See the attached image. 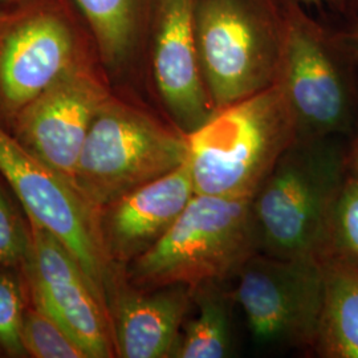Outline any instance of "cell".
<instances>
[{"label": "cell", "instance_id": "1", "mask_svg": "<svg viewBox=\"0 0 358 358\" xmlns=\"http://www.w3.org/2000/svg\"><path fill=\"white\" fill-rule=\"evenodd\" d=\"M348 170L340 137L296 140L252 195L257 252L322 262L329 217Z\"/></svg>", "mask_w": 358, "mask_h": 358}, {"label": "cell", "instance_id": "2", "mask_svg": "<svg viewBox=\"0 0 358 358\" xmlns=\"http://www.w3.org/2000/svg\"><path fill=\"white\" fill-rule=\"evenodd\" d=\"M186 138L195 194L243 198L255 194L299 137L292 112L275 83L217 109Z\"/></svg>", "mask_w": 358, "mask_h": 358}, {"label": "cell", "instance_id": "3", "mask_svg": "<svg viewBox=\"0 0 358 358\" xmlns=\"http://www.w3.org/2000/svg\"><path fill=\"white\" fill-rule=\"evenodd\" d=\"M282 7L284 38L276 84L294 115L297 137L345 136L357 117L358 63L337 31L313 19L303 4L282 0Z\"/></svg>", "mask_w": 358, "mask_h": 358}, {"label": "cell", "instance_id": "4", "mask_svg": "<svg viewBox=\"0 0 358 358\" xmlns=\"http://www.w3.org/2000/svg\"><path fill=\"white\" fill-rule=\"evenodd\" d=\"M252 196L194 194L166 234L130 263L141 287L229 282L257 252Z\"/></svg>", "mask_w": 358, "mask_h": 358}, {"label": "cell", "instance_id": "5", "mask_svg": "<svg viewBox=\"0 0 358 358\" xmlns=\"http://www.w3.org/2000/svg\"><path fill=\"white\" fill-rule=\"evenodd\" d=\"M195 28L215 109L276 83L284 38L282 0H196Z\"/></svg>", "mask_w": 358, "mask_h": 358}, {"label": "cell", "instance_id": "6", "mask_svg": "<svg viewBox=\"0 0 358 358\" xmlns=\"http://www.w3.org/2000/svg\"><path fill=\"white\" fill-rule=\"evenodd\" d=\"M187 138L137 106L115 99L94 117L75 185L100 210L187 161Z\"/></svg>", "mask_w": 358, "mask_h": 358}, {"label": "cell", "instance_id": "7", "mask_svg": "<svg viewBox=\"0 0 358 358\" xmlns=\"http://www.w3.org/2000/svg\"><path fill=\"white\" fill-rule=\"evenodd\" d=\"M0 173L24 206L29 220L64 244L108 308L112 260L103 241V210L1 128Z\"/></svg>", "mask_w": 358, "mask_h": 358}, {"label": "cell", "instance_id": "8", "mask_svg": "<svg viewBox=\"0 0 358 358\" xmlns=\"http://www.w3.org/2000/svg\"><path fill=\"white\" fill-rule=\"evenodd\" d=\"M234 279V303L256 343L313 350L324 299L322 262L256 252Z\"/></svg>", "mask_w": 358, "mask_h": 358}, {"label": "cell", "instance_id": "9", "mask_svg": "<svg viewBox=\"0 0 358 358\" xmlns=\"http://www.w3.org/2000/svg\"><path fill=\"white\" fill-rule=\"evenodd\" d=\"M110 96L100 77L76 63L17 112V140L75 185L90 125Z\"/></svg>", "mask_w": 358, "mask_h": 358}, {"label": "cell", "instance_id": "10", "mask_svg": "<svg viewBox=\"0 0 358 358\" xmlns=\"http://www.w3.org/2000/svg\"><path fill=\"white\" fill-rule=\"evenodd\" d=\"M29 223L28 260L36 306L69 333L88 358L112 357L115 337L108 308L64 244Z\"/></svg>", "mask_w": 358, "mask_h": 358}, {"label": "cell", "instance_id": "11", "mask_svg": "<svg viewBox=\"0 0 358 358\" xmlns=\"http://www.w3.org/2000/svg\"><path fill=\"white\" fill-rule=\"evenodd\" d=\"M195 7L196 0L154 1V81L174 127L185 134L217 110L201 66Z\"/></svg>", "mask_w": 358, "mask_h": 358}, {"label": "cell", "instance_id": "12", "mask_svg": "<svg viewBox=\"0 0 358 358\" xmlns=\"http://www.w3.org/2000/svg\"><path fill=\"white\" fill-rule=\"evenodd\" d=\"M71 28L50 11H38L11 27L0 41V94L19 112L76 64Z\"/></svg>", "mask_w": 358, "mask_h": 358}, {"label": "cell", "instance_id": "13", "mask_svg": "<svg viewBox=\"0 0 358 358\" xmlns=\"http://www.w3.org/2000/svg\"><path fill=\"white\" fill-rule=\"evenodd\" d=\"M194 194L186 161L103 207V241L112 263H131L152 248L174 224Z\"/></svg>", "mask_w": 358, "mask_h": 358}, {"label": "cell", "instance_id": "14", "mask_svg": "<svg viewBox=\"0 0 358 358\" xmlns=\"http://www.w3.org/2000/svg\"><path fill=\"white\" fill-rule=\"evenodd\" d=\"M149 292L122 289L110 320L120 357H174L183 322L192 310V287L167 284Z\"/></svg>", "mask_w": 358, "mask_h": 358}, {"label": "cell", "instance_id": "15", "mask_svg": "<svg viewBox=\"0 0 358 358\" xmlns=\"http://www.w3.org/2000/svg\"><path fill=\"white\" fill-rule=\"evenodd\" d=\"M324 299L313 352L325 358H358V266L324 260Z\"/></svg>", "mask_w": 358, "mask_h": 358}, {"label": "cell", "instance_id": "16", "mask_svg": "<svg viewBox=\"0 0 358 358\" xmlns=\"http://www.w3.org/2000/svg\"><path fill=\"white\" fill-rule=\"evenodd\" d=\"M227 282H208L192 287L194 313L183 322L177 358H224L232 349L231 304Z\"/></svg>", "mask_w": 358, "mask_h": 358}, {"label": "cell", "instance_id": "17", "mask_svg": "<svg viewBox=\"0 0 358 358\" xmlns=\"http://www.w3.org/2000/svg\"><path fill=\"white\" fill-rule=\"evenodd\" d=\"M85 16L103 64L118 68L137 44L143 0H76Z\"/></svg>", "mask_w": 358, "mask_h": 358}, {"label": "cell", "instance_id": "18", "mask_svg": "<svg viewBox=\"0 0 358 358\" xmlns=\"http://www.w3.org/2000/svg\"><path fill=\"white\" fill-rule=\"evenodd\" d=\"M358 266V174L348 170L328 223L324 260Z\"/></svg>", "mask_w": 358, "mask_h": 358}, {"label": "cell", "instance_id": "19", "mask_svg": "<svg viewBox=\"0 0 358 358\" xmlns=\"http://www.w3.org/2000/svg\"><path fill=\"white\" fill-rule=\"evenodd\" d=\"M22 341L32 357L88 358L69 333L38 306L24 313Z\"/></svg>", "mask_w": 358, "mask_h": 358}, {"label": "cell", "instance_id": "20", "mask_svg": "<svg viewBox=\"0 0 358 358\" xmlns=\"http://www.w3.org/2000/svg\"><path fill=\"white\" fill-rule=\"evenodd\" d=\"M24 313L20 285L13 276L0 272V346L15 356L26 353L22 341Z\"/></svg>", "mask_w": 358, "mask_h": 358}, {"label": "cell", "instance_id": "21", "mask_svg": "<svg viewBox=\"0 0 358 358\" xmlns=\"http://www.w3.org/2000/svg\"><path fill=\"white\" fill-rule=\"evenodd\" d=\"M29 238L19 217L0 192V266H13L28 257Z\"/></svg>", "mask_w": 358, "mask_h": 358}, {"label": "cell", "instance_id": "22", "mask_svg": "<svg viewBox=\"0 0 358 358\" xmlns=\"http://www.w3.org/2000/svg\"><path fill=\"white\" fill-rule=\"evenodd\" d=\"M337 34L358 63V11L343 29L337 31Z\"/></svg>", "mask_w": 358, "mask_h": 358}, {"label": "cell", "instance_id": "23", "mask_svg": "<svg viewBox=\"0 0 358 358\" xmlns=\"http://www.w3.org/2000/svg\"><path fill=\"white\" fill-rule=\"evenodd\" d=\"M296 1H299L304 7H307V6H328V7H333V8L343 10V11H348V10L358 11V0H296Z\"/></svg>", "mask_w": 358, "mask_h": 358}, {"label": "cell", "instance_id": "24", "mask_svg": "<svg viewBox=\"0 0 358 358\" xmlns=\"http://www.w3.org/2000/svg\"><path fill=\"white\" fill-rule=\"evenodd\" d=\"M348 165L350 170L356 171L358 174V133L350 148L348 149Z\"/></svg>", "mask_w": 358, "mask_h": 358}, {"label": "cell", "instance_id": "25", "mask_svg": "<svg viewBox=\"0 0 358 358\" xmlns=\"http://www.w3.org/2000/svg\"><path fill=\"white\" fill-rule=\"evenodd\" d=\"M1 1H4V0H0V3H1Z\"/></svg>", "mask_w": 358, "mask_h": 358}]
</instances>
